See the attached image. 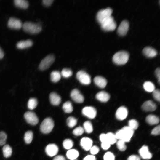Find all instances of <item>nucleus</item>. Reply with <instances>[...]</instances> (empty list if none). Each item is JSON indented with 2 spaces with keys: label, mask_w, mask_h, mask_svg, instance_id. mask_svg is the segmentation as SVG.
<instances>
[{
  "label": "nucleus",
  "mask_w": 160,
  "mask_h": 160,
  "mask_svg": "<svg viewBox=\"0 0 160 160\" xmlns=\"http://www.w3.org/2000/svg\"><path fill=\"white\" fill-rule=\"evenodd\" d=\"M134 130L128 126H125L119 130L115 134L117 139L121 140L124 142L129 141L133 136Z\"/></svg>",
  "instance_id": "1"
},
{
  "label": "nucleus",
  "mask_w": 160,
  "mask_h": 160,
  "mask_svg": "<svg viewBox=\"0 0 160 160\" xmlns=\"http://www.w3.org/2000/svg\"><path fill=\"white\" fill-rule=\"evenodd\" d=\"M129 58V54L127 52L121 51L114 54L113 57V60L117 65H123L127 62Z\"/></svg>",
  "instance_id": "2"
},
{
  "label": "nucleus",
  "mask_w": 160,
  "mask_h": 160,
  "mask_svg": "<svg viewBox=\"0 0 160 160\" xmlns=\"http://www.w3.org/2000/svg\"><path fill=\"white\" fill-rule=\"evenodd\" d=\"M22 27L25 31L32 34L38 33L42 29L39 25L29 21L25 22L23 24Z\"/></svg>",
  "instance_id": "3"
},
{
  "label": "nucleus",
  "mask_w": 160,
  "mask_h": 160,
  "mask_svg": "<svg viewBox=\"0 0 160 160\" xmlns=\"http://www.w3.org/2000/svg\"><path fill=\"white\" fill-rule=\"evenodd\" d=\"M54 127V122L50 118H47L44 119L40 126L41 131L44 134H48L50 132Z\"/></svg>",
  "instance_id": "4"
},
{
  "label": "nucleus",
  "mask_w": 160,
  "mask_h": 160,
  "mask_svg": "<svg viewBox=\"0 0 160 160\" xmlns=\"http://www.w3.org/2000/svg\"><path fill=\"white\" fill-rule=\"evenodd\" d=\"M100 24L102 29L107 31L114 30L116 27V23L112 16L103 21Z\"/></svg>",
  "instance_id": "5"
},
{
  "label": "nucleus",
  "mask_w": 160,
  "mask_h": 160,
  "mask_svg": "<svg viewBox=\"0 0 160 160\" xmlns=\"http://www.w3.org/2000/svg\"><path fill=\"white\" fill-rule=\"evenodd\" d=\"M112 13V10L110 7L100 10L96 15L97 21L100 24L103 21L111 16Z\"/></svg>",
  "instance_id": "6"
},
{
  "label": "nucleus",
  "mask_w": 160,
  "mask_h": 160,
  "mask_svg": "<svg viewBox=\"0 0 160 160\" xmlns=\"http://www.w3.org/2000/svg\"><path fill=\"white\" fill-rule=\"evenodd\" d=\"M54 55L50 54L46 56L41 62L39 68L41 70H44L48 68L55 61Z\"/></svg>",
  "instance_id": "7"
},
{
  "label": "nucleus",
  "mask_w": 160,
  "mask_h": 160,
  "mask_svg": "<svg viewBox=\"0 0 160 160\" xmlns=\"http://www.w3.org/2000/svg\"><path fill=\"white\" fill-rule=\"evenodd\" d=\"M76 77L80 82L83 84L88 85L91 83L90 76L84 71H78L76 73Z\"/></svg>",
  "instance_id": "8"
},
{
  "label": "nucleus",
  "mask_w": 160,
  "mask_h": 160,
  "mask_svg": "<svg viewBox=\"0 0 160 160\" xmlns=\"http://www.w3.org/2000/svg\"><path fill=\"white\" fill-rule=\"evenodd\" d=\"M26 122L31 125H35L39 122V119L35 113L32 111H27L24 115Z\"/></svg>",
  "instance_id": "9"
},
{
  "label": "nucleus",
  "mask_w": 160,
  "mask_h": 160,
  "mask_svg": "<svg viewBox=\"0 0 160 160\" xmlns=\"http://www.w3.org/2000/svg\"><path fill=\"white\" fill-rule=\"evenodd\" d=\"M7 25L10 28L18 29L22 27L23 24L19 19L14 17H11L8 21Z\"/></svg>",
  "instance_id": "10"
},
{
  "label": "nucleus",
  "mask_w": 160,
  "mask_h": 160,
  "mask_svg": "<svg viewBox=\"0 0 160 160\" xmlns=\"http://www.w3.org/2000/svg\"><path fill=\"white\" fill-rule=\"evenodd\" d=\"M83 115L91 119L94 118L97 114L95 108L92 106H86L84 108L82 111Z\"/></svg>",
  "instance_id": "11"
},
{
  "label": "nucleus",
  "mask_w": 160,
  "mask_h": 160,
  "mask_svg": "<svg viewBox=\"0 0 160 160\" xmlns=\"http://www.w3.org/2000/svg\"><path fill=\"white\" fill-rule=\"evenodd\" d=\"M70 96L72 99L76 103H81L84 101V96L78 89L73 90L71 92Z\"/></svg>",
  "instance_id": "12"
},
{
  "label": "nucleus",
  "mask_w": 160,
  "mask_h": 160,
  "mask_svg": "<svg viewBox=\"0 0 160 160\" xmlns=\"http://www.w3.org/2000/svg\"><path fill=\"white\" fill-rule=\"evenodd\" d=\"M128 114L127 109L124 106H122L119 107L116 113V117L117 119L122 120L125 119Z\"/></svg>",
  "instance_id": "13"
},
{
  "label": "nucleus",
  "mask_w": 160,
  "mask_h": 160,
  "mask_svg": "<svg viewBox=\"0 0 160 160\" xmlns=\"http://www.w3.org/2000/svg\"><path fill=\"white\" fill-rule=\"evenodd\" d=\"M129 28V23L126 20H123L119 26L117 32L120 36H124L127 33Z\"/></svg>",
  "instance_id": "14"
},
{
  "label": "nucleus",
  "mask_w": 160,
  "mask_h": 160,
  "mask_svg": "<svg viewBox=\"0 0 160 160\" xmlns=\"http://www.w3.org/2000/svg\"><path fill=\"white\" fill-rule=\"evenodd\" d=\"M45 151L47 155L52 157L57 154L58 151V148L55 144H50L46 147Z\"/></svg>",
  "instance_id": "15"
},
{
  "label": "nucleus",
  "mask_w": 160,
  "mask_h": 160,
  "mask_svg": "<svg viewBox=\"0 0 160 160\" xmlns=\"http://www.w3.org/2000/svg\"><path fill=\"white\" fill-rule=\"evenodd\" d=\"M139 153L143 159H149L152 157L151 153L149 151L148 147L146 145H143L139 150Z\"/></svg>",
  "instance_id": "16"
},
{
  "label": "nucleus",
  "mask_w": 160,
  "mask_h": 160,
  "mask_svg": "<svg viewBox=\"0 0 160 160\" xmlns=\"http://www.w3.org/2000/svg\"><path fill=\"white\" fill-rule=\"evenodd\" d=\"M142 108L145 111H152L156 108V105L153 101L151 100L146 101L143 104Z\"/></svg>",
  "instance_id": "17"
},
{
  "label": "nucleus",
  "mask_w": 160,
  "mask_h": 160,
  "mask_svg": "<svg viewBox=\"0 0 160 160\" xmlns=\"http://www.w3.org/2000/svg\"><path fill=\"white\" fill-rule=\"evenodd\" d=\"M80 144L84 150L87 151L92 147V141L89 138L83 137L81 140Z\"/></svg>",
  "instance_id": "18"
},
{
  "label": "nucleus",
  "mask_w": 160,
  "mask_h": 160,
  "mask_svg": "<svg viewBox=\"0 0 160 160\" xmlns=\"http://www.w3.org/2000/svg\"><path fill=\"white\" fill-rule=\"evenodd\" d=\"M49 99L51 103L55 106L59 105L61 102L60 96L55 92H52L50 93L49 95Z\"/></svg>",
  "instance_id": "19"
},
{
  "label": "nucleus",
  "mask_w": 160,
  "mask_h": 160,
  "mask_svg": "<svg viewBox=\"0 0 160 160\" xmlns=\"http://www.w3.org/2000/svg\"><path fill=\"white\" fill-rule=\"evenodd\" d=\"M143 52L145 56L148 57H153L157 54V52L154 49L148 46L143 49Z\"/></svg>",
  "instance_id": "20"
},
{
  "label": "nucleus",
  "mask_w": 160,
  "mask_h": 160,
  "mask_svg": "<svg viewBox=\"0 0 160 160\" xmlns=\"http://www.w3.org/2000/svg\"><path fill=\"white\" fill-rule=\"evenodd\" d=\"M95 84L98 87L103 88H105L107 84V81L106 79L101 76H97L94 80Z\"/></svg>",
  "instance_id": "21"
},
{
  "label": "nucleus",
  "mask_w": 160,
  "mask_h": 160,
  "mask_svg": "<svg viewBox=\"0 0 160 160\" xmlns=\"http://www.w3.org/2000/svg\"><path fill=\"white\" fill-rule=\"evenodd\" d=\"M96 98L99 101L103 102L108 101L110 98V96L107 92L102 91L98 92L96 95Z\"/></svg>",
  "instance_id": "22"
},
{
  "label": "nucleus",
  "mask_w": 160,
  "mask_h": 160,
  "mask_svg": "<svg viewBox=\"0 0 160 160\" xmlns=\"http://www.w3.org/2000/svg\"><path fill=\"white\" fill-rule=\"evenodd\" d=\"M33 44L32 41L31 39L21 41L18 42L16 44L17 48L22 49L31 46Z\"/></svg>",
  "instance_id": "23"
},
{
  "label": "nucleus",
  "mask_w": 160,
  "mask_h": 160,
  "mask_svg": "<svg viewBox=\"0 0 160 160\" xmlns=\"http://www.w3.org/2000/svg\"><path fill=\"white\" fill-rule=\"evenodd\" d=\"M146 122L149 124L155 125L158 124L159 122V118L153 115H149L146 117Z\"/></svg>",
  "instance_id": "24"
},
{
  "label": "nucleus",
  "mask_w": 160,
  "mask_h": 160,
  "mask_svg": "<svg viewBox=\"0 0 160 160\" xmlns=\"http://www.w3.org/2000/svg\"><path fill=\"white\" fill-rule=\"evenodd\" d=\"M14 3L16 7L22 9H26L29 5L28 1L25 0H15Z\"/></svg>",
  "instance_id": "25"
},
{
  "label": "nucleus",
  "mask_w": 160,
  "mask_h": 160,
  "mask_svg": "<svg viewBox=\"0 0 160 160\" xmlns=\"http://www.w3.org/2000/svg\"><path fill=\"white\" fill-rule=\"evenodd\" d=\"M79 156L78 151L74 149H71L69 150L66 153V156L67 158L70 160L76 159Z\"/></svg>",
  "instance_id": "26"
},
{
  "label": "nucleus",
  "mask_w": 160,
  "mask_h": 160,
  "mask_svg": "<svg viewBox=\"0 0 160 160\" xmlns=\"http://www.w3.org/2000/svg\"><path fill=\"white\" fill-rule=\"evenodd\" d=\"M61 74L60 72L57 71H52L50 74L51 81L53 82H57L60 79Z\"/></svg>",
  "instance_id": "27"
},
{
  "label": "nucleus",
  "mask_w": 160,
  "mask_h": 160,
  "mask_svg": "<svg viewBox=\"0 0 160 160\" xmlns=\"http://www.w3.org/2000/svg\"><path fill=\"white\" fill-rule=\"evenodd\" d=\"M2 151L4 156L5 158L10 157L12 153V148L8 145H5L2 148Z\"/></svg>",
  "instance_id": "28"
},
{
  "label": "nucleus",
  "mask_w": 160,
  "mask_h": 160,
  "mask_svg": "<svg viewBox=\"0 0 160 160\" xmlns=\"http://www.w3.org/2000/svg\"><path fill=\"white\" fill-rule=\"evenodd\" d=\"M143 87L145 90L148 92H152L155 89L154 84L150 81H146L144 82Z\"/></svg>",
  "instance_id": "29"
},
{
  "label": "nucleus",
  "mask_w": 160,
  "mask_h": 160,
  "mask_svg": "<svg viewBox=\"0 0 160 160\" xmlns=\"http://www.w3.org/2000/svg\"><path fill=\"white\" fill-rule=\"evenodd\" d=\"M63 109L66 113H70L73 111V108L72 103L69 101L65 102L63 105Z\"/></svg>",
  "instance_id": "30"
},
{
  "label": "nucleus",
  "mask_w": 160,
  "mask_h": 160,
  "mask_svg": "<svg viewBox=\"0 0 160 160\" xmlns=\"http://www.w3.org/2000/svg\"><path fill=\"white\" fill-rule=\"evenodd\" d=\"M38 104V101L36 99L32 98L30 99L28 103V107L31 110L35 108Z\"/></svg>",
  "instance_id": "31"
},
{
  "label": "nucleus",
  "mask_w": 160,
  "mask_h": 160,
  "mask_svg": "<svg viewBox=\"0 0 160 160\" xmlns=\"http://www.w3.org/2000/svg\"><path fill=\"white\" fill-rule=\"evenodd\" d=\"M33 133L31 131L26 132L24 135V140L25 143L27 144L30 143L33 138Z\"/></svg>",
  "instance_id": "32"
},
{
  "label": "nucleus",
  "mask_w": 160,
  "mask_h": 160,
  "mask_svg": "<svg viewBox=\"0 0 160 160\" xmlns=\"http://www.w3.org/2000/svg\"><path fill=\"white\" fill-rule=\"evenodd\" d=\"M106 135L107 141L110 145L114 144L116 142L117 139L115 134L109 132L106 134Z\"/></svg>",
  "instance_id": "33"
},
{
  "label": "nucleus",
  "mask_w": 160,
  "mask_h": 160,
  "mask_svg": "<svg viewBox=\"0 0 160 160\" xmlns=\"http://www.w3.org/2000/svg\"><path fill=\"white\" fill-rule=\"evenodd\" d=\"M83 127L84 130L87 133H91L93 130L92 124L89 121L85 122L83 124Z\"/></svg>",
  "instance_id": "34"
},
{
  "label": "nucleus",
  "mask_w": 160,
  "mask_h": 160,
  "mask_svg": "<svg viewBox=\"0 0 160 160\" xmlns=\"http://www.w3.org/2000/svg\"><path fill=\"white\" fill-rule=\"evenodd\" d=\"M66 122L68 126L69 127L72 128L76 124L77 120L73 117L70 116L67 118Z\"/></svg>",
  "instance_id": "35"
},
{
  "label": "nucleus",
  "mask_w": 160,
  "mask_h": 160,
  "mask_svg": "<svg viewBox=\"0 0 160 160\" xmlns=\"http://www.w3.org/2000/svg\"><path fill=\"white\" fill-rule=\"evenodd\" d=\"M128 126L134 130L137 129L139 126L138 122L134 119L129 120L128 121Z\"/></svg>",
  "instance_id": "36"
},
{
  "label": "nucleus",
  "mask_w": 160,
  "mask_h": 160,
  "mask_svg": "<svg viewBox=\"0 0 160 160\" xmlns=\"http://www.w3.org/2000/svg\"><path fill=\"white\" fill-rule=\"evenodd\" d=\"M73 141L70 139H66L64 140L63 143V145L65 149H70L73 145Z\"/></svg>",
  "instance_id": "37"
},
{
  "label": "nucleus",
  "mask_w": 160,
  "mask_h": 160,
  "mask_svg": "<svg viewBox=\"0 0 160 160\" xmlns=\"http://www.w3.org/2000/svg\"><path fill=\"white\" fill-rule=\"evenodd\" d=\"M73 74L72 71L68 68H64L62 71L61 75L65 78H68L71 76Z\"/></svg>",
  "instance_id": "38"
},
{
  "label": "nucleus",
  "mask_w": 160,
  "mask_h": 160,
  "mask_svg": "<svg viewBox=\"0 0 160 160\" xmlns=\"http://www.w3.org/2000/svg\"><path fill=\"white\" fill-rule=\"evenodd\" d=\"M118 149L121 151H124L126 149L125 142L121 140H119L116 142Z\"/></svg>",
  "instance_id": "39"
},
{
  "label": "nucleus",
  "mask_w": 160,
  "mask_h": 160,
  "mask_svg": "<svg viewBox=\"0 0 160 160\" xmlns=\"http://www.w3.org/2000/svg\"><path fill=\"white\" fill-rule=\"evenodd\" d=\"M7 137V134L5 132L3 131L0 132V146L5 144Z\"/></svg>",
  "instance_id": "40"
},
{
  "label": "nucleus",
  "mask_w": 160,
  "mask_h": 160,
  "mask_svg": "<svg viewBox=\"0 0 160 160\" xmlns=\"http://www.w3.org/2000/svg\"><path fill=\"white\" fill-rule=\"evenodd\" d=\"M84 130L81 127L79 126L75 129L73 132V134L76 136H80L84 133Z\"/></svg>",
  "instance_id": "41"
},
{
  "label": "nucleus",
  "mask_w": 160,
  "mask_h": 160,
  "mask_svg": "<svg viewBox=\"0 0 160 160\" xmlns=\"http://www.w3.org/2000/svg\"><path fill=\"white\" fill-rule=\"evenodd\" d=\"M104 160H115V156L111 152H106L103 157Z\"/></svg>",
  "instance_id": "42"
},
{
  "label": "nucleus",
  "mask_w": 160,
  "mask_h": 160,
  "mask_svg": "<svg viewBox=\"0 0 160 160\" xmlns=\"http://www.w3.org/2000/svg\"><path fill=\"white\" fill-rule=\"evenodd\" d=\"M152 92L154 98L156 100L159 102L160 100V92L159 90L158 89H156Z\"/></svg>",
  "instance_id": "43"
},
{
  "label": "nucleus",
  "mask_w": 160,
  "mask_h": 160,
  "mask_svg": "<svg viewBox=\"0 0 160 160\" xmlns=\"http://www.w3.org/2000/svg\"><path fill=\"white\" fill-rule=\"evenodd\" d=\"M90 150L91 154L95 155L97 154L99 152V149L97 146L94 145L91 147Z\"/></svg>",
  "instance_id": "44"
},
{
  "label": "nucleus",
  "mask_w": 160,
  "mask_h": 160,
  "mask_svg": "<svg viewBox=\"0 0 160 160\" xmlns=\"http://www.w3.org/2000/svg\"><path fill=\"white\" fill-rule=\"evenodd\" d=\"M160 127L159 125L155 127L151 132V134L154 135H157L160 134Z\"/></svg>",
  "instance_id": "45"
},
{
  "label": "nucleus",
  "mask_w": 160,
  "mask_h": 160,
  "mask_svg": "<svg viewBox=\"0 0 160 160\" xmlns=\"http://www.w3.org/2000/svg\"><path fill=\"white\" fill-rule=\"evenodd\" d=\"M110 144L108 142H105L102 143V148L104 150H107L110 147Z\"/></svg>",
  "instance_id": "46"
},
{
  "label": "nucleus",
  "mask_w": 160,
  "mask_h": 160,
  "mask_svg": "<svg viewBox=\"0 0 160 160\" xmlns=\"http://www.w3.org/2000/svg\"><path fill=\"white\" fill-rule=\"evenodd\" d=\"M100 139L102 143L108 142L107 139L106 134H101L100 136Z\"/></svg>",
  "instance_id": "47"
},
{
  "label": "nucleus",
  "mask_w": 160,
  "mask_h": 160,
  "mask_svg": "<svg viewBox=\"0 0 160 160\" xmlns=\"http://www.w3.org/2000/svg\"><path fill=\"white\" fill-rule=\"evenodd\" d=\"M140 158L138 156L135 155H132L130 156L127 159V160H140Z\"/></svg>",
  "instance_id": "48"
},
{
  "label": "nucleus",
  "mask_w": 160,
  "mask_h": 160,
  "mask_svg": "<svg viewBox=\"0 0 160 160\" xmlns=\"http://www.w3.org/2000/svg\"><path fill=\"white\" fill-rule=\"evenodd\" d=\"M53 1V0H43L42 3L44 5L49 6L52 4Z\"/></svg>",
  "instance_id": "49"
},
{
  "label": "nucleus",
  "mask_w": 160,
  "mask_h": 160,
  "mask_svg": "<svg viewBox=\"0 0 160 160\" xmlns=\"http://www.w3.org/2000/svg\"><path fill=\"white\" fill-rule=\"evenodd\" d=\"M155 73L158 79L159 83V84L160 82V70L159 68H158L156 69Z\"/></svg>",
  "instance_id": "50"
},
{
  "label": "nucleus",
  "mask_w": 160,
  "mask_h": 160,
  "mask_svg": "<svg viewBox=\"0 0 160 160\" xmlns=\"http://www.w3.org/2000/svg\"><path fill=\"white\" fill-rule=\"evenodd\" d=\"M83 160H96L95 156L92 155H89L86 156Z\"/></svg>",
  "instance_id": "51"
},
{
  "label": "nucleus",
  "mask_w": 160,
  "mask_h": 160,
  "mask_svg": "<svg viewBox=\"0 0 160 160\" xmlns=\"http://www.w3.org/2000/svg\"><path fill=\"white\" fill-rule=\"evenodd\" d=\"M53 160H65V158L62 155H58L54 158Z\"/></svg>",
  "instance_id": "52"
},
{
  "label": "nucleus",
  "mask_w": 160,
  "mask_h": 160,
  "mask_svg": "<svg viewBox=\"0 0 160 160\" xmlns=\"http://www.w3.org/2000/svg\"><path fill=\"white\" fill-rule=\"evenodd\" d=\"M4 55V52L2 49L0 47V59L2 58Z\"/></svg>",
  "instance_id": "53"
},
{
  "label": "nucleus",
  "mask_w": 160,
  "mask_h": 160,
  "mask_svg": "<svg viewBox=\"0 0 160 160\" xmlns=\"http://www.w3.org/2000/svg\"><path fill=\"white\" fill-rule=\"evenodd\" d=\"M77 160L75 159H72V160Z\"/></svg>",
  "instance_id": "54"
}]
</instances>
